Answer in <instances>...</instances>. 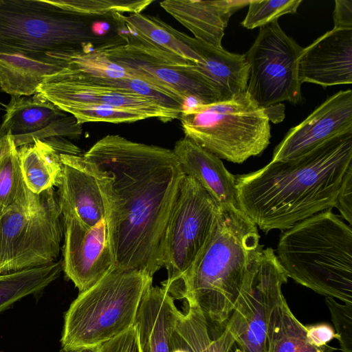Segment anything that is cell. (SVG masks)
Wrapping results in <instances>:
<instances>
[{
  "label": "cell",
  "mask_w": 352,
  "mask_h": 352,
  "mask_svg": "<svg viewBox=\"0 0 352 352\" xmlns=\"http://www.w3.org/2000/svg\"><path fill=\"white\" fill-rule=\"evenodd\" d=\"M152 282L153 277L143 272L115 266L70 305L64 318L62 348L98 346L129 330Z\"/></svg>",
  "instance_id": "6"
},
{
  "label": "cell",
  "mask_w": 352,
  "mask_h": 352,
  "mask_svg": "<svg viewBox=\"0 0 352 352\" xmlns=\"http://www.w3.org/2000/svg\"><path fill=\"white\" fill-rule=\"evenodd\" d=\"M301 0L250 1L248 13L241 23L247 29L261 28L287 14L296 13Z\"/></svg>",
  "instance_id": "32"
},
{
  "label": "cell",
  "mask_w": 352,
  "mask_h": 352,
  "mask_svg": "<svg viewBox=\"0 0 352 352\" xmlns=\"http://www.w3.org/2000/svg\"><path fill=\"white\" fill-rule=\"evenodd\" d=\"M287 278L314 292L352 305V230L331 210L300 221L278 243Z\"/></svg>",
  "instance_id": "4"
},
{
  "label": "cell",
  "mask_w": 352,
  "mask_h": 352,
  "mask_svg": "<svg viewBox=\"0 0 352 352\" xmlns=\"http://www.w3.org/2000/svg\"><path fill=\"white\" fill-rule=\"evenodd\" d=\"M267 352H329L326 347L311 345L305 326L294 316L284 298L271 317L267 336Z\"/></svg>",
  "instance_id": "28"
},
{
  "label": "cell",
  "mask_w": 352,
  "mask_h": 352,
  "mask_svg": "<svg viewBox=\"0 0 352 352\" xmlns=\"http://www.w3.org/2000/svg\"><path fill=\"white\" fill-rule=\"evenodd\" d=\"M120 16L126 32L132 36L176 54L193 64L198 62L196 53L168 31L164 25V21L158 16L142 13L130 14L128 16L121 14Z\"/></svg>",
  "instance_id": "29"
},
{
  "label": "cell",
  "mask_w": 352,
  "mask_h": 352,
  "mask_svg": "<svg viewBox=\"0 0 352 352\" xmlns=\"http://www.w3.org/2000/svg\"><path fill=\"white\" fill-rule=\"evenodd\" d=\"M60 352H98V346L62 348Z\"/></svg>",
  "instance_id": "40"
},
{
  "label": "cell",
  "mask_w": 352,
  "mask_h": 352,
  "mask_svg": "<svg viewBox=\"0 0 352 352\" xmlns=\"http://www.w3.org/2000/svg\"><path fill=\"white\" fill-rule=\"evenodd\" d=\"M352 164V131L336 135L299 157L271 161L235 176L240 210L260 230H287L334 207Z\"/></svg>",
  "instance_id": "2"
},
{
  "label": "cell",
  "mask_w": 352,
  "mask_h": 352,
  "mask_svg": "<svg viewBox=\"0 0 352 352\" xmlns=\"http://www.w3.org/2000/svg\"><path fill=\"white\" fill-rule=\"evenodd\" d=\"M173 151L184 175L195 179L219 206L239 209L235 175L220 158L186 137L176 142Z\"/></svg>",
  "instance_id": "20"
},
{
  "label": "cell",
  "mask_w": 352,
  "mask_h": 352,
  "mask_svg": "<svg viewBox=\"0 0 352 352\" xmlns=\"http://www.w3.org/2000/svg\"><path fill=\"white\" fill-rule=\"evenodd\" d=\"M324 301L330 311L342 352H352V305L342 304L331 297Z\"/></svg>",
  "instance_id": "33"
},
{
  "label": "cell",
  "mask_w": 352,
  "mask_h": 352,
  "mask_svg": "<svg viewBox=\"0 0 352 352\" xmlns=\"http://www.w3.org/2000/svg\"><path fill=\"white\" fill-rule=\"evenodd\" d=\"M79 155L60 153L63 171L58 201L62 214H72L84 226L93 227L105 218V210L98 184L82 166Z\"/></svg>",
  "instance_id": "19"
},
{
  "label": "cell",
  "mask_w": 352,
  "mask_h": 352,
  "mask_svg": "<svg viewBox=\"0 0 352 352\" xmlns=\"http://www.w3.org/2000/svg\"><path fill=\"white\" fill-rule=\"evenodd\" d=\"M64 228L63 270L80 292L99 282L114 267L105 219L93 227L74 216L62 214Z\"/></svg>",
  "instance_id": "14"
},
{
  "label": "cell",
  "mask_w": 352,
  "mask_h": 352,
  "mask_svg": "<svg viewBox=\"0 0 352 352\" xmlns=\"http://www.w3.org/2000/svg\"><path fill=\"white\" fill-rule=\"evenodd\" d=\"M14 145V143L8 132L5 125L0 124V158L8 153Z\"/></svg>",
  "instance_id": "38"
},
{
  "label": "cell",
  "mask_w": 352,
  "mask_h": 352,
  "mask_svg": "<svg viewBox=\"0 0 352 352\" xmlns=\"http://www.w3.org/2000/svg\"><path fill=\"white\" fill-rule=\"evenodd\" d=\"M164 25L197 55L195 68L219 91L222 100L246 92L249 65L244 54L228 52L221 47L191 37L166 22Z\"/></svg>",
  "instance_id": "18"
},
{
  "label": "cell",
  "mask_w": 352,
  "mask_h": 352,
  "mask_svg": "<svg viewBox=\"0 0 352 352\" xmlns=\"http://www.w3.org/2000/svg\"><path fill=\"white\" fill-rule=\"evenodd\" d=\"M79 160L100 188L115 266L153 277L185 175L173 150L107 135Z\"/></svg>",
  "instance_id": "1"
},
{
  "label": "cell",
  "mask_w": 352,
  "mask_h": 352,
  "mask_svg": "<svg viewBox=\"0 0 352 352\" xmlns=\"http://www.w3.org/2000/svg\"><path fill=\"white\" fill-rule=\"evenodd\" d=\"M1 274H1V268H0V275H1Z\"/></svg>",
  "instance_id": "41"
},
{
  "label": "cell",
  "mask_w": 352,
  "mask_h": 352,
  "mask_svg": "<svg viewBox=\"0 0 352 352\" xmlns=\"http://www.w3.org/2000/svg\"><path fill=\"white\" fill-rule=\"evenodd\" d=\"M287 279L273 249L263 248L223 325L243 352H267L270 321Z\"/></svg>",
  "instance_id": "12"
},
{
  "label": "cell",
  "mask_w": 352,
  "mask_h": 352,
  "mask_svg": "<svg viewBox=\"0 0 352 352\" xmlns=\"http://www.w3.org/2000/svg\"><path fill=\"white\" fill-rule=\"evenodd\" d=\"M302 50L282 30L278 20L259 28L256 40L244 54L249 65L246 92L259 107L305 102L297 73Z\"/></svg>",
  "instance_id": "11"
},
{
  "label": "cell",
  "mask_w": 352,
  "mask_h": 352,
  "mask_svg": "<svg viewBox=\"0 0 352 352\" xmlns=\"http://www.w3.org/2000/svg\"><path fill=\"white\" fill-rule=\"evenodd\" d=\"M280 104L274 105L266 108V112L270 119L274 123L281 122L284 118V108Z\"/></svg>",
  "instance_id": "39"
},
{
  "label": "cell",
  "mask_w": 352,
  "mask_h": 352,
  "mask_svg": "<svg viewBox=\"0 0 352 352\" xmlns=\"http://www.w3.org/2000/svg\"><path fill=\"white\" fill-rule=\"evenodd\" d=\"M342 217L352 223V164L346 170L336 198L335 205Z\"/></svg>",
  "instance_id": "34"
},
{
  "label": "cell",
  "mask_w": 352,
  "mask_h": 352,
  "mask_svg": "<svg viewBox=\"0 0 352 352\" xmlns=\"http://www.w3.org/2000/svg\"><path fill=\"white\" fill-rule=\"evenodd\" d=\"M126 43L97 50L135 78L161 90L183 108L221 101L195 64L125 32Z\"/></svg>",
  "instance_id": "8"
},
{
  "label": "cell",
  "mask_w": 352,
  "mask_h": 352,
  "mask_svg": "<svg viewBox=\"0 0 352 352\" xmlns=\"http://www.w3.org/2000/svg\"><path fill=\"white\" fill-rule=\"evenodd\" d=\"M256 226L239 209L219 206L212 230L192 264L166 289L197 305L208 322L223 327L263 250Z\"/></svg>",
  "instance_id": "3"
},
{
  "label": "cell",
  "mask_w": 352,
  "mask_h": 352,
  "mask_svg": "<svg viewBox=\"0 0 352 352\" xmlns=\"http://www.w3.org/2000/svg\"><path fill=\"white\" fill-rule=\"evenodd\" d=\"M63 233L62 212L54 188L42 192L40 204L32 210L0 213L1 274L56 262Z\"/></svg>",
  "instance_id": "9"
},
{
  "label": "cell",
  "mask_w": 352,
  "mask_h": 352,
  "mask_svg": "<svg viewBox=\"0 0 352 352\" xmlns=\"http://www.w3.org/2000/svg\"><path fill=\"white\" fill-rule=\"evenodd\" d=\"M174 301L162 286L151 284L146 289L134 322L140 352H169L180 314Z\"/></svg>",
  "instance_id": "22"
},
{
  "label": "cell",
  "mask_w": 352,
  "mask_h": 352,
  "mask_svg": "<svg viewBox=\"0 0 352 352\" xmlns=\"http://www.w3.org/2000/svg\"><path fill=\"white\" fill-rule=\"evenodd\" d=\"M63 270L62 261L0 275V313L21 298L36 294L56 280Z\"/></svg>",
  "instance_id": "26"
},
{
  "label": "cell",
  "mask_w": 352,
  "mask_h": 352,
  "mask_svg": "<svg viewBox=\"0 0 352 352\" xmlns=\"http://www.w3.org/2000/svg\"><path fill=\"white\" fill-rule=\"evenodd\" d=\"M308 342L318 348H322L333 339L338 340V335L327 323H318L305 326Z\"/></svg>",
  "instance_id": "36"
},
{
  "label": "cell",
  "mask_w": 352,
  "mask_h": 352,
  "mask_svg": "<svg viewBox=\"0 0 352 352\" xmlns=\"http://www.w3.org/2000/svg\"><path fill=\"white\" fill-rule=\"evenodd\" d=\"M219 211L210 194L184 175L163 237L161 261L167 271L163 287L173 286L189 269L208 240Z\"/></svg>",
  "instance_id": "10"
},
{
  "label": "cell",
  "mask_w": 352,
  "mask_h": 352,
  "mask_svg": "<svg viewBox=\"0 0 352 352\" xmlns=\"http://www.w3.org/2000/svg\"><path fill=\"white\" fill-rule=\"evenodd\" d=\"M179 119L186 138L233 163L261 155L270 143L266 110L247 92L227 100L185 107Z\"/></svg>",
  "instance_id": "7"
},
{
  "label": "cell",
  "mask_w": 352,
  "mask_h": 352,
  "mask_svg": "<svg viewBox=\"0 0 352 352\" xmlns=\"http://www.w3.org/2000/svg\"><path fill=\"white\" fill-rule=\"evenodd\" d=\"M64 10L78 15L104 17L115 13H141L153 0H56Z\"/></svg>",
  "instance_id": "30"
},
{
  "label": "cell",
  "mask_w": 352,
  "mask_h": 352,
  "mask_svg": "<svg viewBox=\"0 0 352 352\" xmlns=\"http://www.w3.org/2000/svg\"><path fill=\"white\" fill-rule=\"evenodd\" d=\"M37 93L58 107L72 103L101 104L142 112L164 122L179 118L182 111L125 88L102 84L97 76L65 68L47 76Z\"/></svg>",
  "instance_id": "13"
},
{
  "label": "cell",
  "mask_w": 352,
  "mask_h": 352,
  "mask_svg": "<svg viewBox=\"0 0 352 352\" xmlns=\"http://www.w3.org/2000/svg\"><path fill=\"white\" fill-rule=\"evenodd\" d=\"M16 148L35 140L52 138H77L80 124L39 93L12 96L2 122Z\"/></svg>",
  "instance_id": "15"
},
{
  "label": "cell",
  "mask_w": 352,
  "mask_h": 352,
  "mask_svg": "<svg viewBox=\"0 0 352 352\" xmlns=\"http://www.w3.org/2000/svg\"><path fill=\"white\" fill-rule=\"evenodd\" d=\"M352 131V91L329 97L302 122L292 128L274 148L272 161L299 157L329 139Z\"/></svg>",
  "instance_id": "16"
},
{
  "label": "cell",
  "mask_w": 352,
  "mask_h": 352,
  "mask_svg": "<svg viewBox=\"0 0 352 352\" xmlns=\"http://www.w3.org/2000/svg\"><path fill=\"white\" fill-rule=\"evenodd\" d=\"M62 69L57 65L0 54V87L11 96L33 95L47 76Z\"/></svg>",
  "instance_id": "25"
},
{
  "label": "cell",
  "mask_w": 352,
  "mask_h": 352,
  "mask_svg": "<svg viewBox=\"0 0 352 352\" xmlns=\"http://www.w3.org/2000/svg\"><path fill=\"white\" fill-rule=\"evenodd\" d=\"M298 78L323 87L352 82V29H332L303 48Z\"/></svg>",
  "instance_id": "17"
},
{
  "label": "cell",
  "mask_w": 352,
  "mask_h": 352,
  "mask_svg": "<svg viewBox=\"0 0 352 352\" xmlns=\"http://www.w3.org/2000/svg\"><path fill=\"white\" fill-rule=\"evenodd\" d=\"M42 193L28 187L15 144L0 158V213L10 210H32L38 206Z\"/></svg>",
  "instance_id": "27"
},
{
  "label": "cell",
  "mask_w": 352,
  "mask_h": 352,
  "mask_svg": "<svg viewBox=\"0 0 352 352\" xmlns=\"http://www.w3.org/2000/svg\"><path fill=\"white\" fill-rule=\"evenodd\" d=\"M186 302L175 331L184 339L191 352H243L230 332L210 325L199 308Z\"/></svg>",
  "instance_id": "24"
},
{
  "label": "cell",
  "mask_w": 352,
  "mask_h": 352,
  "mask_svg": "<svg viewBox=\"0 0 352 352\" xmlns=\"http://www.w3.org/2000/svg\"><path fill=\"white\" fill-rule=\"evenodd\" d=\"M56 0H0V54L54 64L47 53L91 50L116 42ZM55 65V64H54Z\"/></svg>",
  "instance_id": "5"
},
{
  "label": "cell",
  "mask_w": 352,
  "mask_h": 352,
  "mask_svg": "<svg viewBox=\"0 0 352 352\" xmlns=\"http://www.w3.org/2000/svg\"><path fill=\"white\" fill-rule=\"evenodd\" d=\"M335 29H352V1L336 0L333 14Z\"/></svg>",
  "instance_id": "37"
},
{
  "label": "cell",
  "mask_w": 352,
  "mask_h": 352,
  "mask_svg": "<svg viewBox=\"0 0 352 352\" xmlns=\"http://www.w3.org/2000/svg\"><path fill=\"white\" fill-rule=\"evenodd\" d=\"M17 150L25 183L36 195L59 185L63 171L60 153H80L75 145L60 138L35 140Z\"/></svg>",
  "instance_id": "23"
},
{
  "label": "cell",
  "mask_w": 352,
  "mask_h": 352,
  "mask_svg": "<svg viewBox=\"0 0 352 352\" xmlns=\"http://www.w3.org/2000/svg\"><path fill=\"white\" fill-rule=\"evenodd\" d=\"M58 108L72 116L80 125L90 122L130 123L151 118L142 112L101 104L72 103Z\"/></svg>",
  "instance_id": "31"
},
{
  "label": "cell",
  "mask_w": 352,
  "mask_h": 352,
  "mask_svg": "<svg viewBox=\"0 0 352 352\" xmlns=\"http://www.w3.org/2000/svg\"><path fill=\"white\" fill-rule=\"evenodd\" d=\"M98 347V352H140L138 333L134 325L124 333Z\"/></svg>",
  "instance_id": "35"
},
{
  "label": "cell",
  "mask_w": 352,
  "mask_h": 352,
  "mask_svg": "<svg viewBox=\"0 0 352 352\" xmlns=\"http://www.w3.org/2000/svg\"><path fill=\"white\" fill-rule=\"evenodd\" d=\"M250 1L165 0L160 6L194 38L221 47L224 31L231 16L248 6Z\"/></svg>",
  "instance_id": "21"
}]
</instances>
